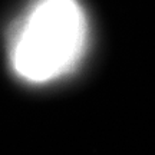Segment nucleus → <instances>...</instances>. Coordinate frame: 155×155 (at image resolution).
<instances>
[{
    "mask_svg": "<svg viewBox=\"0 0 155 155\" xmlns=\"http://www.w3.org/2000/svg\"><path fill=\"white\" fill-rule=\"evenodd\" d=\"M86 43L88 20L78 0H36L13 32L12 66L26 82H52L78 66Z\"/></svg>",
    "mask_w": 155,
    "mask_h": 155,
    "instance_id": "1",
    "label": "nucleus"
}]
</instances>
